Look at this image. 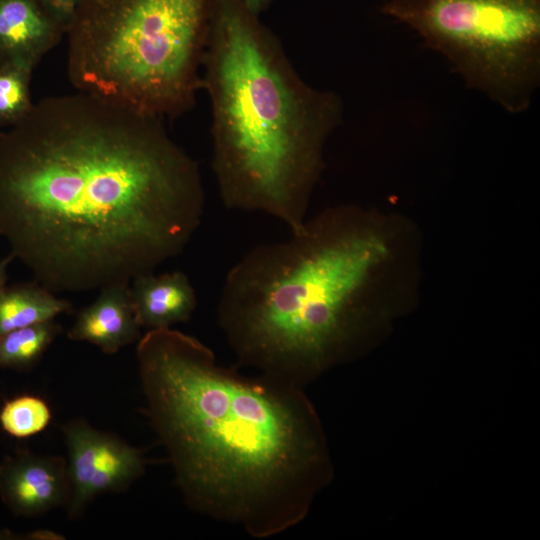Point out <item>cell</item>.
Wrapping results in <instances>:
<instances>
[{
  "label": "cell",
  "instance_id": "6da1fadb",
  "mask_svg": "<svg viewBox=\"0 0 540 540\" xmlns=\"http://www.w3.org/2000/svg\"><path fill=\"white\" fill-rule=\"evenodd\" d=\"M204 208L199 165L160 118L78 92L39 100L0 134V236L53 293L154 272Z\"/></svg>",
  "mask_w": 540,
  "mask_h": 540
},
{
  "label": "cell",
  "instance_id": "7a4b0ae2",
  "mask_svg": "<svg viewBox=\"0 0 540 540\" xmlns=\"http://www.w3.org/2000/svg\"><path fill=\"white\" fill-rule=\"evenodd\" d=\"M136 356L147 417L186 504L258 539L300 523L327 467L303 387L224 367L172 327L147 330Z\"/></svg>",
  "mask_w": 540,
  "mask_h": 540
},
{
  "label": "cell",
  "instance_id": "3957f363",
  "mask_svg": "<svg viewBox=\"0 0 540 540\" xmlns=\"http://www.w3.org/2000/svg\"><path fill=\"white\" fill-rule=\"evenodd\" d=\"M201 74L224 206L298 231L326 141L342 120L341 99L304 81L278 37L240 0H215Z\"/></svg>",
  "mask_w": 540,
  "mask_h": 540
},
{
  "label": "cell",
  "instance_id": "277c9868",
  "mask_svg": "<svg viewBox=\"0 0 540 540\" xmlns=\"http://www.w3.org/2000/svg\"><path fill=\"white\" fill-rule=\"evenodd\" d=\"M336 210L248 251L227 273L217 317L241 364L303 387L361 331L364 299L388 255L382 235Z\"/></svg>",
  "mask_w": 540,
  "mask_h": 540
},
{
  "label": "cell",
  "instance_id": "5b68a950",
  "mask_svg": "<svg viewBox=\"0 0 540 540\" xmlns=\"http://www.w3.org/2000/svg\"><path fill=\"white\" fill-rule=\"evenodd\" d=\"M215 0H82L67 31L71 84L123 108L174 119L202 89Z\"/></svg>",
  "mask_w": 540,
  "mask_h": 540
},
{
  "label": "cell",
  "instance_id": "8992f818",
  "mask_svg": "<svg viewBox=\"0 0 540 540\" xmlns=\"http://www.w3.org/2000/svg\"><path fill=\"white\" fill-rule=\"evenodd\" d=\"M381 12L507 112L530 107L540 82V0H387Z\"/></svg>",
  "mask_w": 540,
  "mask_h": 540
},
{
  "label": "cell",
  "instance_id": "52a82bcc",
  "mask_svg": "<svg viewBox=\"0 0 540 540\" xmlns=\"http://www.w3.org/2000/svg\"><path fill=\"white\" fill-rule=\"evenodd\" d=\"M61 429L67 448L69 494L65 508L70 519L80 517L97 496L124 491L145 473L143 451L118 436L81 418L70 420Z\"/></svg>",
  "mask_w": 540,
  "mask_h": 540
},
{
  "label": "cell",
  "instance_id": "ba28073f",
  "mask_svg": "<svg viewBox=\"0 0 540 540\" xmlns=\"http://www.w3.org/2000/svg\"><path fill=\"white\" fill-rule=\"evenodd\" d=\"M68 494L63 457L21 450L0 463V498L17 516H39L65 506Z\"/></svg>",
  "mask_w": 540,
  "mask_h": 540
},
{
  "label": "cell",
  "instance_id": "9c48e42d",
  "mask_svg": "<svg viewBox=\"0 0 540 540\" xmlns=\"http://www.w3.org/2000/svg\"><path fill=\"white\" fill-rule=\"evenodd\" d=\"M66 35V27L40 0H0V66L33 71Z\"/></svg>",
  "mask_w": 540,
  "mask_h": 540
},
{
  "label": "cell",
  "instance_id": "30bf717a",
  "mask_svg": "<svg viewBox=\"0 0 540 540\" xmlns=\"http://www.w3.org/2000/svg\"><path fill=\"white\" fill-rule=\"evenodd\" d=\"M99 291L93 303L77 314L67 337L93 344L105 354H115L139 340L141 326L132 306L129 285H113Z\"/></svg>",
  "mask_w": 540,
  "mask_h": 540
},
{
  "label": "cell",
  "instance_id": "8fae6325",
  "mask_svg": "<svg viewBox=\"0 0 540 540\" xmlns=\"http://www.w3.org/2000/svg\"><path fill=\"white\" fill-rule=\"evenodd\" d=\"M129 293L136 318L147 330L186 322L197 306L195 289L180 271L138 276L130 283Z\"/></svg>",
  "mask_w": 540,
  "mask_h": 540
},
{
  "label": "cell",
  "instance_id": "7c38bea8",
  "mask_svg": "<svg viewBox=\"0 0 540 540\" xmlns=\"http://www.w3.org/2000/svg\"><path fill=\"white\" fill-rule=\"evenodd\" d=\"M71 309L68 300L56 297L35 281L5 286L0 291V336L19 328L54 320Z\"/></svg>",
  "mask_w": 540,
  "mask_h": 540
},
{
  "label": "cell",
  "instance_id": "4fadbf2b",
  "mask_svg": "<svg viewBox=\"0 0 540 540\" xmlns=\"http://www.w3.org/2000/svg\"><path fill=\"white\" fill-rule=\"evenodd\" d=\"M60 332L61 326L49 320L1 335L0 367L22 370L34 366Z\"/></svg>",
  "mask_w": 540,
  "mask_h": 540
},
{
  "label": "cell",
  "instance_id": "5bb4252c",
  "mask_svg": "<svg viewBox=\"0 0 540 540\" xmlns=\"http://www.w3.org/2000/svg\"><path fill=\"white\" fill-rule=\"evenodd\" d=\"M52 419L45 400L34 395H21L7 401L0 410V426L9 435L26 438L43 431Z\"/></svg>",
  "mask_w": 540,
  "mask_h": 540
},
{
  "label": "cell",
  "instance_id": "9a60e30c",
  "mask_svg": "<svg viewBox=\"0 0 540 540\" xmlns=\"http://www.w3.org/2000/svg\"><path fill=\"white\" fill-rule=\"evenodd\" d=\"M32 72L14 65L0 66V127L15 126L31 110Z\"/></svg>",
  "mask_w": 540,
  "mask_h": 540
},
{
  "label": "cell",
  "instance_id": "2e32d148",
  "mask_svg": "<svg viewBox=\"0 0 540 540\" xmlns=\"http://www.w3.org/2000/svg\"><path fill=\"white\" fill-rule=\"evenodd\" d=\"M82 0H40V2L66 27V31Z\"/></svg>",
  "mask_w": 540,
  "mask_h": 540
},
{
  "label": "cell",
  "instance_id": "e0dca14e",
  "mask_svg": "<svg viewBox=\"0 0 540 540\" xmlns=\"http://www.w3.org/2000/svg\"><path fill=\"white\" fill-rule=\"evenodd\" d=\"M0 539L21 540H63V535L49 529H37L25 534H16L8 530L0 531Z\"/></svg>",
  "mask_w": 540,
  "mask_h": 540
},
{
  "label": "cell",
  "instance_id": "ac0fdd59",
  "mask_svg": "<svg viewBox=\"0 0 540 540\" xmlns=\"http://www.w3.org/2000/svg\"><path fill=\"white\" fill-rule=\"evenodd\" d=\"M254 15L261 16L276 0H240Z\"/></svg>",
  "mask_w": 540,
  "mask_h": 540
},
{
  "label": "cell",
  "instance_id": "d6986e66",
  "mask_svg": "<svg viewBox=\"0 0 540 540\" xmlns=\"http://www.w3.org/2000/svg\"><path fill=\"white\" fill-rule=\"evenodd\" d=\"M13 259V256L9 254L6 258L0 260V291L5 287L7 280V267Z\"/></svg>",
  "mask_w": 540,
  "mask_h": 540
},
{
  "label": "cell",
  "instance_id": "ffe728a7",
  "mask_svg": "<svg viewBox=\"0 0 540 540\" xmlns=\"http://www.w3.org/2000/svg\"><path fill=\"white\" fill-rule=\"evenodd\" d=\"M0 134H1V131H0Z\"/></svg>",
  "mask_w": 540,
  "mask_h": 540
}]
</instances>
